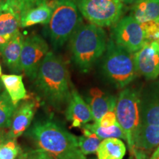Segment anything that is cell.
Here are the masks:
<instances>
[{
  "mask_svg": "<svg viewBox=\"0 0 159 159\" xmlns=\"http://www.w3.org/2000/svg\"><path fill=\"white\" fill-rule=\"evenodd\" d=\"M111 39L131 53L136 52L146 43L142 25L131 15L122 18L115 24Z\"/></svg>",
  "mask_w": 159,
  "mask_h": 159,
  "instance_id": "obj_8",
  "label": "cell"
},
{
  "mask_svg": "<svg viewBox=\"0 0 159 159\" xmlns=\"http://www.w3.org/2000/svg\"><path fill=\"white\" fill-rule=\"evenodd\" d=\"M49 5L52 7V15L49 23L43 28V33L52 47L59 49L82 25V15L77 0H52Z\"/></svg>",
  "mask_w": 159,
  "mask_h": 159,
  "instance_id": "obj_4",
  "label": "cell"
},
{
  "mask_svg": "<svg viewBox=\"0 0 159 159\" xmlns=\"http://www.w3.org/2000/svg\"><path fill=\"white\" fill-rule=\"evenodd\" d=\"M149 159H156V158H152V157H150V158Z\"/></svg>",
  "mask_w": 159,
  "mask_h": 159,
  "instance_id": "obj_35",
  "label": "cell"
},
{
  "mask_svg": "<svg viewBox=\"0 0 159 159\" xmlns=\"http://www.w3.org/2000/svg\"><path fill=\"white\" fill-rule=\"evenodd\" d=\"M115 112L119 126L125 133L130 154L134 153V136L141 123L140 94L133 89H125L116 100Z\"/></svg>",
  "mask_w": 159,
  "mask_h": 159,
  "instance_id": "obj_6",
  "label": "cell"
},
{
  "mask_svg": "<svg viewBox=\"0 0 159 159\" xmlns=\"http://www.w3.org/2000/svg\"><path fill=\"white\" fill-rule=\"evenodd\" d=\"M141 122L159 126V81L140 95Z\"/></svg>",
  "mask_w": 159,
  "mask_h": 159,
  "instance_id": "obj_11",
  "label": "cell"
},
{
  "mask_svg": "<svg viewBox=\"0 0 159 159\" xmlns=\"http://www.w3.org/2000/svg\"><path fill=\"white\" fill-rule=\"evenodd\" d=\"M134 54L138 73L147 80L156 79L159 76V43H146Z\"/></svg>",
  "mask_w": 159,
  "mask_h": 159,
  "instance_id": "obj_10",
  "label": "cell"
},
{
  "mask_svg": "<svg viewBox=\"0 0 159 159\" xmlns=\"http://www.w3.org/2000/svg\"><path fill=\"white\" fill-rule=\"evenodd\" d=\"M96 152L98 159H123L126 147L121 139L108 138L100 142Z\"/></svg>",
  "mask_w": 159,
  "mask_h": 159,
  "instance_id": "obj_21",
  "label": "cell"
},
{
  "mask_svg": "<svg viewBox=\"0 0 159 159\" xmlns=\"http://www.w3.org/2000/svg\"><path fill=\"white\" fill-rule=\"evenodd\" d=\"M52 7L48 3H44L25 11L21 14L20 27H31L36 25H47L50 20Z\"/></svg>",
  "mask_w": 159,
  "mask_h": 159,
  "instance_id": "obj_19",
  "label": "cell"
},
{
  "mask_svg": "<svg viewBox=\"0 0 159 159\" xmlns=\"http://www.w3.org/2000/svg\"><path fill=\"white\" fill-rule=\"evenodd\" d=\"M19 147L15 139H10L0 147V159H16Z\"/></svg>",
  "mask_w": 159,
  "mask_h": 159,
  "instance_id": "obj_25",
  "label": "cell"
},
{
  "mask_svg": "<svg viewBox=\"0 0 159 159\" xmlns=\"http://www.w3.org/2000/svg\"><path fill=\"white\" fill-rule=\"evenodd\" d=\"M158 146H159V126L141 122L134 136V150L149 151Z\"/></svg>",
  "mask_w": 159,
  "mask_h": 159,
  "instance_id": "obj_17",
  "label": "cell"
},
{
  "mask_svg": "<svg viewBox=\"0 0 159 159\" xmlns=\"http://www.w3.org/2000/svg\"><path fill=\"white\" fill-rule=\"evenodd\" d=\"M25 37L18 30L8 43L0 50L3 61L11 71L13 73L21 72V54L22 50Z\"/></svg>",
  "mask_w": 159,
  "mask_h": 159,
  "instance_id": "obj_14",
  "label": "cell"
},
{
  "mask_svg": "<svg viewBox=\"0 0 159 159\" xmlns=\"http://www.w3.org/2000/svg\"><path fill=\"white\" fill-rule=\"evenodd\" d=\"M2 87V81L0 80V90H1Z\"/></svg>",
  "mask_w": 159,
  "mask_h": 159,
  "instance_id": "obj_33",
  "label": "cell"
},
{
  "mask_svg": "<svg viewBox=\"0 0 159 159\" xmlns=\"http://www.w3.org/2000/svg\"><path fill=\"white\" fill-rule=\"evenodd\" d=\"M9 134H5L2 129H0V147L10 139Z\"/></svg>",
  "mask_w": 159,
  "mask_h": 159,
  "instance_id": "obj_31",
  "label": "cell"
},
{
  "mask_svg": "<svg viewBox=\"0 0 159 159\" xmlns=\"http://www.w3.org/2000/svg\"><path fill=\"white\" fill-rule=\"evenodd\" d=\"M21 13L10 0L0 2V35H13L19 30Z\"/></svg>",
  "mask_w": 159,
  "mask_h": 159,
  "instance_id": "obj_16",
  "label": "cell"
},
{
  "mask_svg": "<svg viewBox=\"0 0 159 159\" xmlns=\"http://www.w3.org/2000/svg\"><path fill=\"white\" fill-rule=\"evenodd\" d=\"M117 122L116 115L115 111H110L103 115L98 122H95L97 125L103 128H109L116 125Z\"/></svg>",
  "mask_w": 159,
  "mask_h": 159,
  "instance_id": "obj_28",
  "label": "cell"
},
{
  "mask_svg": "<svg viewBox=\"0 0 159 159\" xmlns=\"http://www.w3.org/2000/svg\"><path fill=\"white\" fill-rule=\"evenodd\" d=\"M105 77L117 89H124L136 78L138 74L134 54L110 39L102 61Z\"/></svg>",
  "mask_w": 159,
  "mask_h": 159,
  "instance_id": "obj_5",
  "label": "cell"
},
{
  "mask_svg": "<svg viewBox=\"0 0 159 159\" xmlns=\"http://www.w3.org/2000/svg\"><path fill=\"white\" fill-rule=\"evenodd\" d=\"M82 128H85L89 130L91 132L94 133L100 139H105L108 138H117L126 139L125 133L123 132L122 129L119 126V123L109 128H103L97 125L94 122L93 124H85L82 127Z\"/></svg>",
  "mask_w": 159,
  "mask_h": 159,
  "instance_id": "obj_23",
  "label": "cell"
},
{
  "mask_svg": "<svg viewBox=\"0 0 159 159\" xmlns=\"http://www.w3.org/2000/svg\"><path fill=\"white\" fill-rule=\"evenodd\" d=\"M19 159H52L44 150L41 149H35L21 153Z\"/></svg>",
  "mask_w": 159,
  "mask_h": 159,
  "instance_id": "obj_29",
  "label": "cell"
},
{
  "mask_svg": "<svg viewBox=\"0 0 159 159\" xmlns=\"http://www.w3.org/2000/svg\"><path fill=\"white\" fill-rule=\"evenodd\" d=\"M131 16L141 25L156 21L159 19V0H138Z\"/></svg>",
  "mask_w": 159,
  "mask_h": 159,
  "instance_id": "obj_18",
  "label": "cell"
},
{
  "mask_svg": "<svg viewBox=\"0 0 159 159\" xmlns=\"http://www.w3.org/2000/svg\"><path fill=\"white\" fill-rule=\"evenodd\" d=\"M146 43L158 42L159 43V19L146 24H143Z\"/></svg>",
  "mask_w": 159,
  "mask_h": 159,
  "instance_id": "obj_26",
  "label": "cell"
},
{
  "mask_svg": "<svg viewBox=\"0 0 159 159\" xmlns=\"http://www.w3.org/2000/svg\"><path fill=\"white\" fill-rule=\"evenodd\" d=\"M49 52L47 43L39 35H31L24 40L21 68L29 78L35 79L40 66Z\"/></svg>",
  "mask_w": 159,
  "mask_h": 159,
  "instance_id": "obj_9",
  "label": "cell"
},
{
  "mask_svg": "<svg viewBox=\"0 0 159 159\" xmlns=\"http://www.w3.org/2000/svg\"><path fill=\"white\" fill-rule=\"evenodd\" d=\"M29 135L52 159H87L80 150L77 137L54 121L36 122Z\"/></svg>",
  "mask_w": 159,
  "mask_h": 159,
  "instance_id": "obj_2",
  "label": "cell"
},
{
  "mask_svg": "<svg viewBox=\"0 0 159 159\" xmlns=\"http://www.w3.org/2000/svg\"><path fill=\"white\" fill-rule=\"evenodd\" d=\"M66 117L71 122L72 128H82L84 125L94 120L90 106L75 89L71 91L66 110Z\"/></svg>",
  "mask_w": 159,
  "mask_h": 159,
  "instance_id": "obj_12",
  "label": "cell"
},
{
  "mask_svg": "<svg viewBox=\"0 0 159 159\" xmlns=\"http://www.w3.org/2000/svg\"><path fill=\"white\" fill-rule=\"evenodd\" d=\"M10 1L16 7L21 14L30 9L47 2V0H10Z\"/></svg>",
  "mask_w": 159,
  "mask_h": 159,
  "instance_id": "obj_27",
  "label": "cell"
},
{
  "mask_svg": "<svg viewBox=\"0 0 159 159\" xmlns=\"http://www.w3.org/2000/svg\"><path fill=\"white\" fill-rule=\"evenodd\" d=\"M13 35H0V50H1V49L9 42L10 40L11 39V38L13 37Z\"/></svg>",
  "mask_w": 159,
  "mask_h": 159,
  "instance_id": "obj_30",
  "label": "cell"
},
{
  "mask_svg": "<svg viewBox=\"0 0 159 159\" xmlns=\"http://www.w3.org/2000/svg\"><path fill=\"white\" fill-rule=\"evenodd\" d=\"M118 1L122 2V4H131V3H134L136 2V1L138 0H118Z\"/></svg>",
  "mask_w": 159,
  "mask_h": 159,
  "instance_id": "obj_32",
  "label": "cell"
},
{
  "mask_svg": "<svg viewBox=\"0 0 159 159\" xmlns=\"http://www.w3.org/2000/svg\"><path fill=\"white\" fill-rule=\"evenodd\" d=\"M2 75V67H1V65H0V77H1Z\"/></svg>",
  "mask_w": 159,
  "mask_h": 159,
  "instance_id": "obj_34",
  "label": "cell"
},
{
  "mask_svg": "<svg viewBox=\"0 0 159 159\" xmlns=\"http://www.w3.org/2000/svg\"><path fill=\"white\" fill-rule=\"evenodd\" d=\"M17 108L18 105L13 104L7 91L0 93V129L11 126L12 118Z\"/></svg>",
  "mask_w": 159,
  "mask_h": 159,
  "instance_id": "obj_22",
  "label": "cell"
},
{
  "mask_svg": "<svg viewBox=\"0 0 159 159\" xmlns=\"http://www.w3.org/2000/svg\"><path fill=\"white\" fill-rule=\"evenodd\" d=\"M1 81L14 105H18L20 101L27 97L21 75H2L1 76Z\"/></svg>",
  "mask_w": 159,
  "mask_h": 159,
  "instance_id": "obj_20",
  "label": "cell"
},
{
  "mask_svg": "<svg viewBox=\"0 0 159 159\" xmlns=\"http://www.w3.org/2000/svg\"><path fill=\"white\" fill-rule=\"evenodd\" d=\"M38 105L35 102H27L17 108L11 124L9 136L16 139L28 128L36 111Z\"/></svg>",
  "mask_w": 159,
  "mask_h": 159,
  "instance_id": "obj_13",
  "label": "cell"
},
{
  "mask_svg": "<svg viewBox=\"0 0 159 159\" xmlns=\"http://www.w3.org/2000/svg\"><path fill=\"white\" fill-rule=\"evenodd\" d=\"M41 96L53 108L61 110L68 104L71 91L66 66L61 57L49 51L40 66L35 79Z\"/></svg>",
  "mask_w": 159,
  "mask_h": 159,
  "instance_id": "obj_1",
  "label": "cell"
},
{
  "mask_svg": "<svg viewBox=\"0 0 159 159\" xmlns=\"http://www.w3.org/2000/svg\"><path fill=\"white\" fill-rule=\"evenodd\" d=\"M83 135L77 138V142L80 150L85 156L94 154L97 152L101 139L94 133L91 132L89 130L82 128Z\"/></svg>",
  "mask_w": 159,
  "mask_h": 159,
  "instance_id": "obj_24",
  "label": "cell"
},
{
  "mask_svg": "<svg viewBox=\"0 0 159 159\" xmlns=\"http://www.w3.org/2000/svg\"><path fill=\"white\" fill-rule=\"evenodd\" d=\"M81 15L100 27L114 25L121 19L123 4L118 0H77Z\"/></svg>",
  "mask_w": 159,
  "mask_h": 159,
  "instance_id": "obj_7",
  "label": "cell"
},
{
  "mask_svg": "<svg viewBox=\"0 0 159 159\" xmlns=\"http://www.w3.org/2000/svg\"><path fill=\"white\" fill-rule=\"evenodd\" d=\"M89 106L94 122H98L105 113L116 109V97L103 92L98 88H93L89 92Z\"/></svg>",
  "mask_w": 159,
  "mask_h": 159,
  "instance_id": "obj_15",
  "label": "cell"
},
{
  "mask_svg": "<svg viewBox=\"0 0 159 159\" xmlns=\"http://www.w3.org/2000/svg\"><path fill=\"white\" fill-rule=\"evenodd\" d=\"M69 40L73 61L84 73L102 56L108 44L105 31L92 24H82Z\"/></svg>",
  "mask_w": 159,
  "mask_h": 159,
  "instance_id": "obj_3",
  "label": "cell"
}]
</instances>
